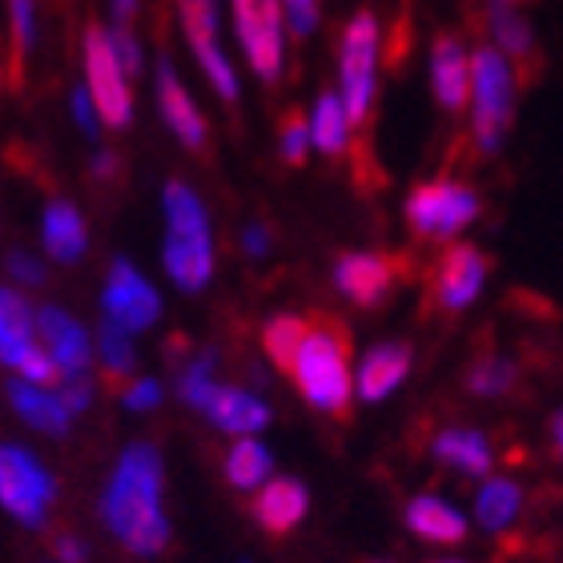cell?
I'll use <instances>...</instances> for the list:
<instances>
[{
    "instance_id": "obj_1",
    "label": "cell",
    "mask_w": 563,
    "mask_h": 563,
    "mask_svg": "<svg viewBox=\"0 0 563 563\" xmlns=\"http://www.w3.org/2000/svg\"><path fill=\"white\" fill-rule=\"evenodd\" d=\"M101 519L125 552L141 560L165 552L169 516H165V467L157 446L130 443L121 451L101 495Z\"/></svg>"
},
{
    "instance_id": "obj_2",
    "label": "cell",
    "mask_w": 563,
    "mask_h": 563,
    "mask_svg": "<svg viewBox=\"0 0 563 563\" xmlns=\"http://www.w3.org/2000/svg\"><path fill=\"white\" fill-rule=\"evenodd\" d=\"M286 375L294 378V387L302 390V399L314 411L334 415V419L351 415V334L339 318H310V330Z\"/></svg>"
},
{
    "instance_id": "obj_3",
    "label": "cell",
    "mask_w": 563,
    "mask_h": 563,
    "mask_svg": "<svg viewBox=\"0 0 563 563\" xmlns=\"http://www.w3.org/2000/svg\"><path fill=\"white\" fill-rule=\"evenodd\" d=\"M162 206H165V250H162L165 274L186 294L206 290L213 278V238H210L206 206L181 181L165 186Z\"/></svg>"
},
{
    "instance_id": "obj_4",
    "label": "cell",
    "mask_w": 563,
    "mask_h": 563,
    "mask_svg": "<svg viewBox=\"0 0 563 563\" xmlns=\"http://www.w3.org/2000/svg\"><path fill=\"white\" fill-rule=\"evenodd\" d=\"M57 499V479L29 446L0 443V507L24 528H45Z\"/></svg>"
},
{
    "instance_id": "obj_5",
    "label": "cell",
    "mask_w": 563,
    "mask_h": 563,
    "mask_svg": "<svg viewBox=\"0 0 563 563\" xmlns=\"http://www.w3.org/2000/svg\"><path fill=\"white\" fill-rule=\"evenodd\" d=\"M471 101H475V141L483 153H495L516 113V77L507 69L504 53L479 48L471 57Z\"/></svg>"
},
{
    "instance_id": "obj_6",
    "label": "cell",
    "mask_w": 563,
    "mask_h": 563,
    "mask_svg": "<svg viewBox=\"0 0 563 563\" xmlns=\"http://www.w3.org/2000/svg\"><path fill=\"white\" fill-rule=\"evenodd\" d=\"M375 57H378V24L371 12H358L342 33V106L351 125H363L375 97Z\"/></svg>"
},
{
    "instance_id": "obj_7",
    "label": "cell",
    "mask_w": 563,
    "mask_h": 563,
    "mask_svg": "<svg viewBox=\"0 0 563 563\" xmlns=\"http://www.w3.org/2000/svg\"><path fill=\"white\" fill-rule=\"evenodd\" d=\"M479 218L475 189L455 181H427L407 198V222L419 238H451Z\"/></svg>"
},
{
    "instance_id": "obj_8",
    "label": "cell",
    "mask_w": 563,
    "mask_h": 563,
    "mask_svg": "<svg viewBox=\"0 0 563 563\" xmlns=\"http://www.w3.org/2000/svg\"><path fill=\"white\" fill-rule=\"evenodd\" d=\"M85 73H89V97H93L101 121L113 125V130H125L133 118L130 85H125L121 60H118V53H113V41H109L97 24L85 33Z\"/></svg>"
},
{
    "instance_id": "obj_9",
    "label": "cell",
    "mask_w": 563,
    "mask_h": 563,
    "mask_svg": "<svg viewBox=\"0 0 563 563\" xmlns=\"http://www.w3.org/2000/svg\"><path fill=\"white\" fill-rule=\"evenodd\" d=\"M101 306H106V318L118 322L121 330L141 334L150 330L157 318H162V298L153 290L150 282L141 278V271L133 262H113L106 278V290H101Z\"/></svg>"
},
{
    "instance_id": "obj_10",
    "label": "cell",
    "mask_w": 563,
    "mask_h": 563,
    "mask_svg": "<svg viewBox=\"0 0 563 563\" xmlns=\"http://www.w3.org/2000/svg\"><path fill=\"white\" fill-rule=\"evenodd\" d=\"M238 36L262 81L282 73V0H234Z\"/></svg>"
},
{
    "instance_id": "obj_11",
    "label": "cell",
    "mask_w": 563,
    "mask_h": 563,
    "mask_svg": "<svg viewBox=\"0 0 563 563\" xmlns=\"http://www.w3.org/2000/svg\"><path fill=\"white\" fill-rule=\"evenodd\" d=\"M36 334H41V346L48 351V358L57 363L60 383L65 378H81L89 375V363H93V342H89V330L60 306H41L36 310Z\"/></svg>"
},
{
    "instance_id": "obj_12",
    "label": "cell",
    "mask_w": 563,
    "mask_h": 563,
    "mask_svg": "<svg viewBox=\"0 0 563 563\" xmlns=\"http://www.w3.org/2000/svg\"><path fill=\"white\" fill-rule=\"evenodd\" d=\"M177 9H181L189 48L198 53L206 77H210L213 89H218L225 101H234L238 77H234V69H230V60H225V53L218 48V4H213V0H177Z\"/></svg>"
},
{
    "instance_id": "obj_13",
    "label": "cell",
    "mask_w": 563,
    "mask_h": 563,
    "mask_svg": "<svg viewBox=\"0 0 563 563\" xmlns=\"http://www.w3.org/2000/svg\"><path fill=\"white\" fill-rule=\"evenodd\" d=\"M395 278H399V262L387 254H346L334 266V286L358 306L383 302L395 290Z\"/></svg>"
},
{
    "instance_id": "obj_14",
    "label": "cell",
    "mask_w": 563,
    "mask_h": 563,
    "mask_svg": "<svg viewBox=\"0 0 563 563\" xmlns=\"http://www.w3.org/2000/svg\"><path fill=\"white\" fill-rule=\"evenodd\" d=\"M483 278H487V258L475 246H451L434 274V298L446 310H463L479 298Z\"/></svg>"
},
{
    "instance_id": "obj_15",
    "label": "cell",
    "mask_w": 563,
    "mask_h": 563,
    "mask_svg": "<svg viewBox=\"0 0 563 563\" xmlns=\"http://www.w3.org/2000/svg\"><path fill=\"white\" fill-rule=\"evenodd\" d=\"M41 346L36 334V310L24 302L21 294L0 286V366L21 371V363Z\"/></svg>"
},
{
    "instance_id": "obj_16",
    "label": "cell",
    "mask_w": 563,
    "mask_h": 563,
    "mask_svg": "<svg viewBox=\"0 0 563 563\" xmlns=\"http://www.w3.org/2000/svg\"><path fill=\"white\" fill-rule=\"evenodd\" d=\"M9 402L12 411L21 415L33 431H45V434H69L73 419H77L69 411V402L60 399L57 387H33L24 378H12L9 383Z\"/></svg>"
},
{
    "instance_id": "obj_17",
    "label": "cell",
    "mask_w": 563,
    "mask_h": 563,
    "mask_svg": "<svg viewBox=\"0 0 563 563\" xmlns=\"http://www.w3.org/2000/svg\"><path fill=\"white\" fill-rule=\"evenodd\" d=\"M310 511V495L298 479L290 475H282V479H271L254 495V519H258L262 528L271 531V536H286L290 528H298Z\"/></svg>"
},
{
    "instance_id": "obj_18",
    "label": "cell",
    "mask_w": 563,
    "mask_h": 563,
    "mask_svg": "<svg viewBox=\"0 0 563 563\" xmlns=\"http://www.w3.org/2000/svg\"><path fill=\"white\" fill-rule=\"evenodd\" d=\"M407 371H411V351L402 342H383L375 351H366V358L358 363L354 390L363 402H383L407 378Z\"/></svg>"
},
{
    "instance_id": "obj_19",
    "label": "cell",
    "mask_w": 563,
    "mask_h": 563,
    "mask_svg": "<svg viewBox=\"0 0 563 563\" xmlns=\"http://www.w3.org/2000/svg\"><path fill=\"white\" fill-rule=\"evenodd\" d=\"M206 419L225 434H238V439H258V431L271 422V407L250 395L242 387H218Z\"/></svg>"
},
{
    "instance_id": "obj_20",
    "label": "cell",
    "mask_w": 563,
    "mask_h": 563,
    "mask_svg": "<svg viewBox=\"0 0 563 563\" xmlns=\"http://www.w3.org/2000/svg\"><path fill=\"white\" fill-rule=\"evenodd\" d=\"M431 73H434L439 106H443L446 113H463V106H467V97H471V60L463 57V45H459L455 36H439V41H434Z\"/></svg>"
},
{
    "instance_id": "obj_21",
    "label": "cell",
    "mask_w": 563,
    "mask_h": 563,
    "mask_svg": "<svg viewBox=\"0 0 563 563\" xmlns=\"http://www.w3.org/2000/svg\"><path fill=\"white\" fill-rule=\"evenodd\" d=\"M157 97H162V113H165V121H169V130L181 137V145L201 150V145H206V121H201L198 106L189 101L186 85L177 81V73L169 60H162V69H157Z\"/></svg>"
},
{
    "instance_id": "obj_22",
    "label": "cell",
    "mask_w": 563,
    "mask_h": 563,
    "mask_svg": "<svg viewBox=\"0 0 563 563\" xmlns=\"http://www.w3.org/2000/svg\"><path fill=\"white\" fill-rule=\"evenodd\" d=\"M41 238H45L48 258L57 262H77L89 246V230L85 218L73 201H48L45 222H41Z\"/></svg>"
},
{
    "instance_id": "obj_23",
    "label": "cell",
    "mask_w": 563,
    "mask_h": 563,
    "mask_svg": "<svg viewBox=\"0 0 563 563\" xmlns=\"http://www.w3.org/2000/svg\"><path fill=\"white\" fill-rule=\"evenodd\" d=\"M407 528L419 540H431V543H459L467 536L463 516L451 504H443L439 495H419V499L407 504Z\"/></svg>"
},
{
    "instance_id": "obj_24",
    "label": "cell",
    "mask_w": 563,
    "mask_h": 563,
    "mask_svg": "<svg viewBox=\"0 0 563 563\" xmlns=\"http://www.w3.org/2000/svg\"><path fill=\"white\" fill-rule=\"evenodd\" d=\"M434 459L446 463V467L463 471V475H487L492 471V446L471 427H446L434 439Z\"/></svg>"
},
{
    "instance_id": "obj_25",
    "label": "cell",
    "mask_w": 563,
    "mask_h": 563,
    "mask_svg": "<svg viewBox=\"0 0 563 563\" xmlns=\"http://www.w3.org/2000/svg\"><path fill=\"white\" fill-rule=\"evenodd\" d=\"M271 471H274V455L258 439H238L230 446V455H225V479L238 492H262L271 483Z\"/></svg>"
},
{
    "instance_id": "obj_26",
    "label": "cell",
    "mask_w": 563,
    "mask_h": 563,
    "mask_svg": "<svg viewBox=\"0 0 563 563\" xmlns=\"http://www.w3.org/2000/svg\"><path fill=\"white\" fill-rule=\"evenodd\" d=\"M519 504H523V492L519 483L511 479H487L475 495V516L487 531H504L511 519L519 516Z\"/></svg>"
},
{
    "instance_id": "obj_27",
    "label": "cell",
    "mask_w": 563,
    "mask_h": 563,
    "mask_svg": "<svg viewBox=\"0 0 563 563\" xmlns=\"http://www.w3.org/2000/svg\"><path fill=\"white\" fill-rule=\"evenodd\" d=\"M346 130H351V118H346V106H342L339 93H322L314 106V121H310V141H314L322 153H342L346 150Z\"/></svg>"
},
{
    "instance_id": "obj_28",
    "label": "cell",
    "mask_w": 563,
    "mask_h": 563,
    "mask_svg": "<svg viewBox=\"0 0 563 563\" xmlns=\"http://www.w3.org/2000/svg\"><path fill=\"white\" fill-rule=\"evenodd\" d=\"M218 378H213V354H198V358H189L186 366H181V375H177V395H181V402L186 407H194V411H210L213 395H218Z\"/></svg>"
},
{
    "instance_id": "obj_29",
    "label": "cell",
    "mask_w": 563,
    "mask_h": 563,
    "mask_svg": "<svg viewBox=\"0 0 563 563\" xmlns=\"http://www.w3.org/2000/svg\"><path fill=\"white\" fill-rule=\"evenodd\" d=\"M306 330H310V318H298V314H278L266 322L262 342H266V354H271L282 371H290L294 354H298V346H302V339H306Z\"/></svg>"
},
{
    "instance_id": "obj_30",
    "label": "cell",
    "mask_w": 563,
    "mask_h": 563,
    "mask_svg": "<svg viewBox=\"0 0 563 563\" xmlns=\"http://www.w3.org/2000/svg\"><path fill=\"white\" fill-rule=\"evenodd\" d=\"M97 358H101V366H106L109 378L130 375L133 366H137L130 330H121L118 322H109V318H106V322H101V330H97Z\"/></svg>"
},
{
    "instance_id": "obj_31",
    "label": "cell",
    "mask_w": 563,
    "mask_h": 563,
    "mask_svg": "<svg viewBox=\"0 0 563 563\" xmlns=\"http://www.w3.org/2000/svg\"><path fill=\"white\" fill-rule=\"evenodd\" d=\"M492 29H495V41H499V48H504L507 57L523 60V77H528V57L536 53V41H531L528 21H519L516 12L499 9L492 16Z\"/></svg>"
},
{
    "instance_id": "obj_32",
    "label": "cell",
    "mask_w": 563,
    "mask_h": 563,
    "mask_svg": "<svg viewBox=\"0 0 563 563\" xmlns=\"http://www.w3.org/2000/svg\"><path fill=\"white\" fill-rule=\"evenodd\" d=\"M467 387L483 399H499L507 390L516 387V366L507 363V358H483L475 371H471Z\"/></svg>"
},
{
    "instance_id": "obj_33",
    "label": "cell",
    "mask_w": 563,
    "mask_h": 563,
    "mask_svg": "<svg viewBox=\"0 0 563 563\" xmlns=\"http://www.w3.org/2000/svg\"><path fill=\"white\" fill-rule=\"evenodd\" d=\"M9 16H12V53H16V69L24 65L29 48H33V0H9Z\"/></svg>"
},
{
    "instance_id": "obj_34",
    "label": "cell",
    "mask_w": 563,
    "mask_h": 563,
    "mask_svg": "<svg viewBox=\"0 0 563 563\" xmlns=\"http://www.w3.org/2000/svg\"><path fill=\"white\" fill-rule=\"evenodd\" d=\"M306 145H310V125L302 121V113H286V121H282V157L290 165H302Z\"/></svg>"
},
{
    "instance_id": "obj_35",
    "label": "cell",
    "mask_w": 563,
    "mask_h": 563,
    "mask_svg": "<svg viewBox=\"0 0 563 563\" xmlns=\"http://www.w3.org/2000/svg\"><path fill=\"white\" fill-rule=\"evenodd\" d=\"M121 402H125V411H157V402H162V383L157 378H137L130 387L121 390Z\"/></svg>"
},
{
    "instance_id": "obj_36",
    "label": "cell",
    "mask_w": 563,
    "mask_h": 563,
    "mask_svg": "<svg viewBox=\"0 0 563 563\" xmlns=\"http://www.w3.org/2000/svg\"><path fill=\"white\" fill-rule=\"evenodd\" d=\"M9 274L21 282V286H41V282H45V266H41L33 254H24V250H12L9 254Z\"/></svg>"
},
{
    "instance_id": "obj_37",
    "label": "cell",
    "mask_w": 563,
    "mask_h": 563,
    "mask_svg": "<svg viewBox=\"0 0 563 563\" xmlns=\"http://www.w3.org/2000/svg\"><path fill=\"white\" fill-rule=\"evenodd\" d=\"M60 399L69 402V411L73 415H81V411H89V402H93V383H89V375H81V378H65L60 383Z\"/></svg>"
},
{
    "instance_id": "obj_38",
    "label": "cell",
    "mask_w": 563,
    "mask_h": 563,
    "mask_svg": "<svg viewBox=\"0 0 563 563\" xmlns=\"http://www.w3.org/2000/svg\"><path fill=\"white\" fill-rule=\"evenodd\" d=\"M286 16L298 36H306L318 24V0H286Z\"/></svg>"
},
{
    "instance_id": "obj_39",
    "label": "cell",
    "mask_w": 563,
    "mask_h": 563,
    "mask_svg": "<svg viewBox=\"0 0 563 563\" xmlns=\"http://www.w3.org/2000/svg\"><path fill=\"white\" fill-rule=\"evenodd\" d=\"M73 118H77V125H81L85 133H97V106H93V97H89V89H77L73 93Z\"/></svg>"
},
{
    "instance_id": "obj_40",
    "label": "cell",
    "mask_w": 563,
    "mask_h": 563,
    "mask_svg": "<svg viewBox=\"0 0 563 563\" xmlns=\"http://www.w3.org/2000/svg\"><path fill=\"white\" fill-rule=\"evenodd\" d=\"M109 41H113V53H118L121 65H125L130 73H137L141 69V57H137V45H133L130 29H118V33L109 36Z\"/></svg>"
},
{
    "instance_id": "obj_41",
    "label": "cell",
    "mask_w": 563,
    "mask_h": 563,
    "mask_svg": "<svg viewBox=\"0 0 563 563\" xmlns=\"http://www.w3.org/2000/svg\"><path fill=\"white\" fill-rule=\"evenodd\" d=\"M53 552H57L60 563H85V540H77V536H57L53 540Z\"/></svg>"
},
{
    "instance_id": "obj_42",
    "label": "cell",
    "mask_w": 563,
    "mask_h": 563,
    "mask_svg": "<svg viewBox=\"0 0 563 563\" xmlns=\"http://www.w3.org/2000/svg\"><path fill=\"white\" fill-rule=\"evenodd\" d=\"M242 246H246V254L250 258H262L266 250H271V234L262 230V225H250L246 234H242Z\"/></svg>"
},
{
    "instance_id": "obj_43",
    "label": "cell",
    "mask_w": 563,
    "mask_h": 563,
    "mask_svg": "<svg viewBox=\"0 0 563 563\" xmlns=\"http://www.w3.org/2000/svg\"><path fill=\"white\" fill-rule=\"evenodd\" d=\"M93 174L97 177H113V174H118V157H113V153H101V157L93 162Z\"/></svg>"
},
{
    "instance_id": "obj_44",
    "label": "cell",
    "mask_w": 563,
    "mask_h": 563,
    "mask_svg": "<svg viewBox=\"0 0 563 563\" xmlns=\"http://www.w3.org/2000/svg\"><path fill=\"white\" fill-rule=\"evenodd\" d=\"M552 439H555V451H560V455H563V411L552 419Z\"/></svg>"
},
{
    "instance_id": "obj_45",
    "label": "cell",
    "mask_w": 563,
    "mask_h": 563,
    "mask_svg": "<svg viewBox=\"0 0 563 563\" xmlns=\"http://www.w3.org/2000/svg\"><path fill=\"white\" fill-rule=\"evenodd\" d=\"M133 9H137V0H118V16H121V21H130Z\"/></svg>"
}]
</instances>
